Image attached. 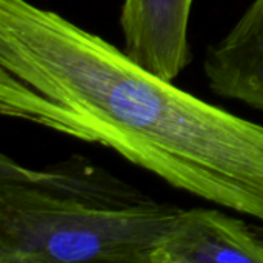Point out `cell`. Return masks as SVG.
I'll list each match as a JSON object with an SVG mask.
<instances>
[{
    "label": "cell",
    "instance_id": "1",
    "mask_svg": "<svg viewBox=\"0 0 263 263\" xmlns=\"http://www.w3.org/2000/svg\"><path fill=\"white\" fill-rule=\"evenodd\" d=\"M0 112L109 148L176 190L263 223V125L29 0H0Z\"/></svg>",
    "mask_w": 263,
    "mask_h": 263
},
{
    "label": "cell",
    "instance_id": "2",
    "mask_svg": "<svg viewBox=\"0 0 263 263\" xmlns=\"http://www.w3.org/2000/svg\"><path fill=\"white\" fill-rule=\"evenodd\" d=\"M182 210L80 154H0V263H151Z\"/></svg>",
    "mask_w": 263,
    "mask_h": 263
},
{
    "label": "cell",
    "instance_id": "3",
    "mask_svg": "<svg viewBox=\"0 0 263 263\" xmlns=\"http://www.w3.org/2000/svg\"><path fill=\"white\" fill-rule=\"evenodd\" d=\"M194 0H123V51L151 72L174 80L193 60L190 18Z\"/></svg>",
    "mask_w": 263,
    "mask_h": 263
},
{
    "label": "cell",
    "instance_id": "4",
    "mask_svg": "<svg viewBox=\"0 0 263 263\" xmlns=\"http://www.w3.org/2000/svg\"><path fill=\"white\" fill-rule=\"evenodd\" d=\"M263 263L251 223L211 208L182 210L151 263Z\"/></svg>",
    "mask_w": 263,
    "mask_h": 263
},
{
    "label": "cell",
    "instance_id": "5",
    "mask_svg": "<svg viewBox=\"0 0 263 263\" xmlns=\"http://www.w3.org/2000/svg\"><path fill=\"white\" fill-rule=\"evenodd\" d=\"M210 89L263 112V0H253L203 59Z\"/></svg>",
    "mask_w": 263,
    "mask_h": 263
},
{
    "label": "cell",
    "instance_id": "6",
    "mask_svg": "<svg viewBox=\"0 0 263 263\" xmlns=\"http://www.w3.org/2000/svg\"><path fill=\"white\" fill-rule=\"evenodd\" d=\"M251 227H253V230H254V233H256V236L259 237V240L262 242L263 245V223H251Z\"/></svg>",
    "mask_w": 263,
    "mask_h": 263
}]
</instances>
